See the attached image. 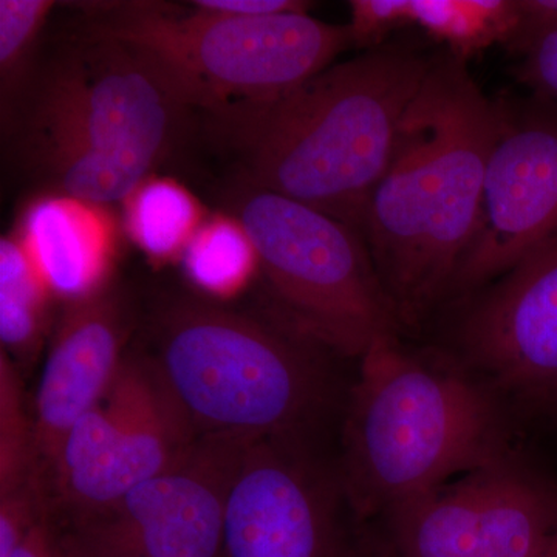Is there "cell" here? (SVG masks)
<instances>
[{"instance_id":"cell-12","label":"cell","mask_w":557,"mask_h":557,"mask_svg":"<svg viewBox=\"0 0 557 557\" xmlns=\"http://www.w3.org/2000/svg\"><path fill=\"white\" fill-rule=\"evenodd\" d=\"M249 443L201 435L166 471L102 511L98 557H223L226 504Z\"/></svg>"},{"instance_id":"cell-11","label":"cell","mask_w":557,"mask_h":557,"mask_svg":"<svg viewBox=\"0 0 557 557\" xmlns=\"http://www.w3.org/2000/svg\"><path fill=\"white\" fill-rule=\"evenodd\" d=\"M456 304L461 364L511 397L557 401V233Z\"/></svg>"},{"instance_id":"cell-24","label":"cell","mask_w":557,"mask_h":557,"mask_svg":"<svg viewBox=\"0 0 557 557\" xmlns=\"http://www.w3.org/2000/svg\"><path fill=\"white\" fill-rule=\"evenodd\" d=\"M516 7L518 21L507 47L525 57L542 39L557 33V0H516Z\"/></svg>"},{"instance_id":"cell-7","label":"cell","mask_w":557,"mask_h":557,"mask_svg":"<svg viewBox=\"0 0 557 557\" xmlns=\"http://www.w3.org/2000/svg\"><path fill=\"white\" fill-rule=\"evenodd\" d=\"M236 218L258 252L271 321L346 358L361 359L376 339L398 335L361 231L245 183Z\"/></svg>"},{"instance_id":"cell-4","label":"cell","mask_w":557,"mask_h":557,"mask_svg":"<svg viewBox=\"0 0 557 557\" xmlns=\"http://www.w3.org/2000/svg\"><path fill=\"white\" fill-rule=\"evenodd\" d=\"M32 106L28 126L60 194L100 207L152 175L194 109L146 51L86 32L44 70Z\"/></svg>"},{"instance_id":"cell-14","label":"cell","mask_w":557,"mask_h":557,"mask_svg":"<svg viewBox=\"0 0 557 557\" xmlns=\"http://www.w3.org/2000/svg\"><path fill=\"white\" fill-rule=\"evenodd\" d=\"M126 307L104 288L70 302L40 376L35 401L36 450L53 467L70 429L108 397L124 361Z\"/></svg>"},{"instance_id":"cell-22","label":"cell","mask_w":557,"mask_h":557,"mask_svg":"<svg viewBox=\"0 0 557 557\" xmlns=\"http://www.w3.org/2000/svg\"><path fill=\"white\" fill-rule=\"evenodd\" d=\"M348 5L354 46L379 49L392 32L416 25L413 0H351Z\"/></svg>"},{"instance_id":"cell-15","label":"cell","mask_w":557,"mask_h":557,"mask_svg":"<svg viewBox=\"0 0 557 557\" xmlns=\"http://www.w3.org/2000/svg\"><path fill=\"white\" fill-rule=\"evenodd\" d=\"M17 236L51 295L75 302L106 288L116 233L106 207L58 193L33 201Z\"/></svg>"},{"instance_id":"cell-1","label":"cell","mask_w":557,"mask_h":557,"mask_svg":"<svg viewBox=\"0 0 557 557\" xmlns=\"http://www.w3.org/2000/svg\"><path fill=\"white\" fill-rule=\"evenodd\" d=\"M497 104L467 61L431 58L368 209L362 236L401 329H416L449 300L478 225Z\"/></svg>"},{"instance_id":"cell-19","label":"cell","mask_w":557,"mask_h":557,"mask_svg":"<svg viewBox=\"0 0 557 557\" xmlns=\"http://www.w3.org/2000/svg\"><path fill=\"white\" fill-rule=\"evenodd\" d=\"M416 25L467 61L494 42L507 46L518 21L516 0H413Z\"/></svg>"},{"instance_id":"cell-20","label":"cell","mask_w":557,"mask_h":557,"mask_svg":"<svg viewBox=\"0 0 557 557\" xmlns=\"http://www.w3.org/2000/svg\"><path fill=\"white\" fill-rule=\"evenodd\" d=\"M57 3L53 0H0V97L9 121L30 84L39 36Z\"/></svg>"},{"instance_id":"cell-8","label":"cell","mask_w":557,"mask_h":557,"mask_svg":"<svg viewBox=\"0 0 557 557\" xmlns=\"http://www.w3.org/2000/svg\"><path fill=\"white\" fill-rule=\"evenodd\" d=\"M395 557H542L557 487L511 456L387 512Z\"/></svg>"},{"instance_id":"cell-2","label":"cell","mask_w":557,"mask_h":557,"mask_svg":"<svg viewBox=\"0 0 557 557\" xmlns=\"http://www.w3.org/2000/svg\"><path fill=\"white\" fill-rule=\"evenodd\" d=\"M431 69L405 46L330 65L270 101L209 110L240 161L245 185L270 190L361 231L399 127Z\"/></svg>"},{"instance_id":"cell-10","label":"cell","mask_w":557,"mask_h":557,"mask_svg":"<svg viewBox=\"0 0 557 557\" xmlns=\"http://www.w3.org/2000/svg\"><path fill=\"white\" fill-rule=\"evenodd\" d=\"M496 104L498 132L478 225L448 302L496 281L557 233V108L541 101Z\"/></svg>"},{"instance_id":"cell-26","label":"cell","mask_w":557,"mask_h":557,"mask_svg":"<svg viewBox=\"0 0 557 557\" xmlns=\"http://www.w3.org/2000/svg\"><path fill=\"white\" fill-rule=\"evenodd\" d=\"M194 9L237 17H267L285 13H304L309 7L298 0H197Z\"/></svg>"},{"instance_id":"cell-6","label":"cell","mask_w":557,"mask_h":557,"mask_svg":"<svg viewBox=\"0 0 557 557\" xmlns=\"http://www.w3.org/2000/svg\"><path fill=\"white\" fill-rule=\"evenodd\" d=\"M90 35L150 54L205 112L288 94L354 46L347 25L307 11L237 17L159 2L83 3Z\"/></svg>"},{"instance_id":"cell-25","label":"cell","mask_w":557,"mask_h":557,"mask_svg":"<svg viewBox=\"0 0 557 557\" xmlns=\"http://www.w3.org/2000/svg\"><path fill=\"white\" fill-rule=\"evenodd\" d=\"M520 79L547 98L557 101V33L528 51L519 67Z\"/></svg>"},{"instance_id":"cell-18","label":"cell","mask_w":557,"mask_h":557,"mask_svg":"<svg viewBox=\"0 0 557 557\" xmlns=\"http://www.w3.org/2000/svg\"><path fill=\"white\" fill-rule=\"evenodd\" d=\"M194 285L215 298H233L259 273L258 252L236 215L205 219L182 256Z\"/></svg>"},{"instance_id":"cell-17","label":"cell","mask_w":557,"mask_h":557,"mask_svg":"<svg viewBox=\"0 0 557 557\" xmlns=\"http://www.w3.org/2000/svg\"><path fill=\"white\" fill-rule=\"evenodd\" d=\"M49 285L36 269L17 234L0 240V339L2 348L17 358L30 359L38 354Z\"/></svg>"},{"instance_id":"cell-23","label":"cell","mask_w":557,"mask_h":557,"mask_svg":"<svg viewBox=\"0 0 557 557\" xmlns=\"http://www.w3.org/2000/svg\"><path fill=\"white\" fill-rule=\"evenodd\" d=\"M38 502V478L0 494V557H9L39 522Z\"/></svg>"},{"instance_id":"cell-13","label":"cell","mask_w":557,"mask_h":557,"mask_svg":"<svg viewBox=\"0 0 557 557\" xmlns=\"http://www.w3.org/2000/svg\"><path fill=\"white\" fill-rule=\"evenodd\" d=\"M298 442L249 443L226 504L223 557H341L335 486Z\"/></svg>"},{"instance_id":"cell-27","label":"cell","mask_w":557,"mask_h":557,"mask_svg":"<svg viewBox=\"0 0 557 557\" xmlns=\"http://www.w3.org/2000/svg\"><path fill=\"white\" fill-rule=\"evenodd\" d=\"M9 557H61L49 527L40 519Z\"/></svg>"},{"instance_id":"cell-21","label":"cell","mask_w":557,"mask_h":557,"mask_svg":"<svg viewBox=\"0 0 557 557\" xmlns=\"http://www.w3.org/2000/svg\"><path fill=\"white\" fill-rule=\"evenodd\" d=\"M38 450L33 417H28L16 362L0 351V494L38 478Z\"/></svg>"},{"instance_id":"cell-29","label":"cell","mask_w":557,"mask_h":557,"mask_svg":"<svg viewBox=\"0 0 557 557\" xmlns=\"http://www.w3.org/2000/svg\"><path fill=\"white\" fill-rule=\"evenodd\" d=\"M544 555H545V553H544ZM542 557H544V556H542Z\"/></svg>"},{"instance_id":"cell-5","label":"cell","mask_w":557,"mask_h":557,"mask_svg":"<svg viewBox=\"0 0 557 557\" xmlns=\"http://www.w3.org/2000/svg\"><path fill=\"white\" fill-rule=\"evenodd\" d=\"M324 348L277 322L197 300L157 325V375L196 435L298 437L324 403Z\"/></svg>"},{"instance_id":"cell-9","label":"cell","mask_w":557,"mask_h":557,"mask_svg":"<svg viewBox=\"0 0 557 557\" xmlns=\"http://www.w3.org/2000/svg\"><path fill=\"white\" fill-rule=\"evenodd\" d=\"M199 438L152 362L124 358L108 397L75 424L54 461L62 497L98 512L166 471Z\"/></svg>"},{"instance_id":"cell-3","label":"cell","mask_w":557,"mask_h":557,"mask_svg":"<svg viewBox=\"0 0 557 557\" xmlns=\"http://www.w3.org/2000/svg\"><path fill=\"white\" fill-rule=\"evenodd\" d=\"M508 456L490 387L467 370L410 354L398 335L362 355L339 479L359 518L386 516Z\"/></svg>"},{"instance_id":"cell-28","label":"cell","mask_w":557,"mask_h":557,"mask_svg":"<svg viewBox=\"0 0 557 557\" xmlns=\"http://www.w3.org/2000/svg\"><path fill=\"white\" fill-rule=\"evenodd\" d=\"M544 557H557V531L555 536H553L552 542H549L547 552H545Z\"/></svg>"},{"instance_id":"cell-16","label":"cell","mask_w":557,"mask_h":557,"mask_svg":"<svg viewBox=\"0 0 557 557\" xmlns=\"http://www.w3.org/2000/svg\"><path fill=\"white\" fill-rule=\"evenodd\" d=\"M124 203V225L134 244L157 262L182 258L205 222L196 197L171 178L150 177Z\"/></svg>"}]
</instances>
